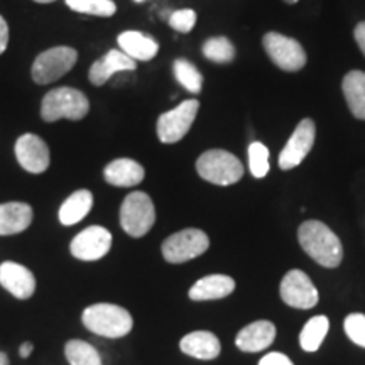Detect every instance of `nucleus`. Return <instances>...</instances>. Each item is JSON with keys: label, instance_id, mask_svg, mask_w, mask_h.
<instances>
[{"label": "nucleus", "instance_id": "16", "mask_svg": "<svg viewBox=\"0 0 365 365\" xmlns=\"http://www.w3.org/2000/svg\"><path fill=\"white\" fill-rule=\"evenodd\" d=\"M235 289V279L227 274H210L198 279L188 291L193 301H213L230 296Z\"/></svg>", "mask_w": 365, "mask_h": 365}, {"label": "nucleus", "instance_id": "32", "mask_svg": "<svg viewBox=\"0 0 365 365\" xmlns=\"http://www.w3.org/2000/svg\"><path fill=\"white\" fill-rule=\"evenodd\" d=\"M259 365H294L287 355L281 352H271L259 360Z\"/></svg>", "mask_w": 365, "mask_h": 365}, {"label": "nucleus", "instance_id": "1", "mask_svg": "<svg viewBox=\"0 0 365 365\" xmlns=\"http://www.w3.org/2000/svg\"><path fill=\"white\" fill-rule=\"evenodd\" d=\"M301 249L322 267L335 269L344 261V245L339 235L319 220H307L298 228Z\"/></svg>", "mask_w": 365, "mask_h": 365}, {"label": "nucleus", "instance_id": "17", "mask_svg": "<svg viewBox=\"0 0 365 365\" xmlns=\"http://www.w3.org/2000/svg\"><path fill=\"white\" fill-rule=\"evenodd\" d=\"M135 70V59L118 49H112L105 54L103 58H100L98 61H95L90 68V81L95 86H102L108 81V78L117 71H132Z\"/></svg>", "mask_w": 365, "mask_h": 365}, {"label": "nucleus", "instance_id": "36", "mask_svg": "<svg viewBox=\"0 0 365 365\" xmlns=\"http://www.w3.org/2000/svg\"><path fill=\"white\" fill-rule=\"evenodd\" d=\"M0 365H9V357L4 352H0Z\"/></svg>", "mask_w": 365, "mask_h": 365}, {"label": "nucleus", "instance_id": "2", "mask_svg": "<svg viewBox=\"0 0 365 365\" xmlns=\"http://www.w3.org/2000/svg\"><path fill=\"white\" fill-rule=\"evenodd\" d=\"M86 330L105 339H122L129 335L134 319L125 308L110 303L91 304L81 314Z\"/></svg>", "mask_w": 365, "mask_h": 365}, {"label": "nucleus", "instance_id": "21", "mask_svg": "<svg viewBox=\"0 0 365 365\" xmlns=\"http://www.w3.org/2000/svg\"><path fill=\"white\" fill-rule=\"evenodd\" d=\"M117 41L122 51L135 61H149L159 51V44L156 41L139 33V31H125L118 36Z\"/></svg>", "mask_w": 365, "mask_h": 365}, {"label": "nucleus", "instance_id": "10", "mask_svg": "<svg viewBox=\"0 0 365 365\" xmlns=\"http://www.w3.org/2000/svg\"><path fill=\"white\" fill-rule=\"evenodd\" d=\"M198 100H185L158 118V137L164 144H175L188 134L198 113Z\"/></svg>", "mask_w": 365, "mask_h": 365}, {"label": "nucleus", "instance_id": "38", "mask_svg": "<svg viewBox=\"0 0 365 365\" xmlns=\"http://www.w3.org/2000/svg\"><path fill=\"white\" fill-rule=\"evenodd\" d=\"M284 2L286 4H296V2H298V0H284Z\"/></svg>", "mask_w": 365, "mask_h": 365}, {"label": "nucleus", "instance_id": "26", "mask_svg": "<svg viewBox=\"0 0 365 365\" xmlns=\"http://www.w3.org/2000/svg\"><path fill=\"white\" fill-rule=\"evenodd\" d=\"M175 75L176 80L185 86L191 93H200L203 86L202 73L196 70L195 65H191L186 59H176L175 61Z\"/></svg>", "mask_w": 365, "mask_h": 365}, {"label": "nucleus", "instance_id": "9", "mask_svg": "<svg viewBox=\"0 0 365 365\" xmlns=\"http://www.w3.org/2000/svg\"><path fill=\"white\" fill-rule=\"evenodd\" d=\"M282 303L296 309H312L318 304L319 293L309 276L301 269H291L279 286Z\"/></svg>", "mask_w": 365, "mask_h": 365}, {"label": "nucleus", "instance_id": "3", "mask_svg": "<svg viewBox=\"0 0 365 365\" xmlns=\"http://www.w3.org/2000/svg\"><path fill=\"white\" fill-rule=\"evenodd\" d=\"M200 178L217 186L235 185L244 176V164L235 154L223 149H210L196 161Z\"/></svg>", "mask_w": 365, "mask_h": 365}, {"label": "nucleus", "instance_id": "28", "mask_svg": "<svg viewBox=\"0 0 365 365\" xmlns=\"http://www.w3.org/2000/svg\"><path fill=\"white\" fill-rule=\"evenodd\" d=\"M203 54L210 61L230 63L235 58V48L227 38H212L203 44Z\"/></svg>", "mask_w": 365, "mask_h": 365}, {"label": "nucleus", "instance_id": "37", "mask_svg": "<svg viewBox=\"0 0 365 365\" xmlns=\"http://www.w3.org/2000/svg\"><path fill=\"white\" fill-rule=\"evenodd\" d=\"M34 2H38V4H51V2H54V0H34Z\"/></svg>", "mask_w": 365, "mask_h": 365}, {"label": "nucleus", "instance_id": "20", "mask_svg": "<svg viewBox=\"0 0 365 365\" xmlns=\"http://www.w3.org/2000/svg\"><path fill=\"white\" fill-rule=\"evenodd\" d=\"M33 222V208L27 203L9 202L0 205V235H16Z\"/></svg>", "mask_w": 365, "mask_h": 365}, {"label": "nucleus", "instance_id": "18", "mask_svg": "<svg viewBox=\"0 0 365 365\" xmlns=\"http://www.w3.org/2000/svg\"><path fill=\"white\" fill-rule=\"evenodd\" d=\"M180 349L182 354L190 355L198 360H213L222 352L220 340L215 333L212 331H191L185 335L180 341Z\"/></svg>", "mask_w": 365, "mask_h": 365}, {"label": "nucleus", "instance_id": "27", "mask_svg": "<svg viewBox=\"0 0 365 365\" xmlns=\"http://www.w3.org/2000/svg\"><path fill=\"white\" fill-rule=\"evenodd\" d=\"M66 6L75 12L98 17H110L117 11L112 0H66Z\"/></svg>", "mask_w": 365, "mask_h": 365}, {"label": "nucleus", "instance_id": "14", "mask_svg": "<svg viewBox=\"0 0 365 365\" xmlns=\"http://www.w3.org/2000/svg\"><path fill=\"white\" fill-rule=\"evenodd\" d=\"M274 340H276V325L269 319H257L237 333L235 345L245 354H257L269 349Z\"/></svg>", "mask_w": 365, "mask_h": 365}, {"label": "nucleus", "instance_id": "12", "mask_svg": "<svg viewBox=\"0 0 365 365\" xmlns=\"http://www.w3.org/2000/svg\"><path fill=\"white\" fill-rule=\"evenodd\" d=\"M112 247V234L107 228L93 225L86 227L85 230H81L75 239L71 240L70 250L73 257H76L78 261H98L103 255L108 254V250Z\"/></svg>", "mask_w": 365, "mask_h": 365}, {"label": "nucleus", "instance_id": "5", "mask_svg": "<svg viewBox=\"0 0 365 365\" xmlns=\"http://www.w3.org/2000/svg\"><path fill=\"white\" fill-rule=\"evenodd\" d=\"M156 222V208L148 193L134 191L127 195L120 207V225L130 237H144Z\"/></svg>", "mask_w": 365, "mask_h": 365}, {"label": "nucleus", "instance_id": "29", "mask_svg": "<svg viewBox=\"0 0 365 365\" xmlns=\"http://www.w3.org/2000/svg\"><path fill=\"white\" fill-rule=\"evenodd\" d=\"M249 168L257 180L266 178L269 173V149L259 140L249 145Z\"/></svg>", "mask_w": 365, "mask_h": 365}, {"label": "nucleus", "instance_id": "13", "mask_svg": "<svg viewBox=\"0 0 365 365\" xmlns=\"http://www.w3.org/2000/svg\"><path fill=\"white\" fill-rule=\"evenodd\" d=\"M16 158L27 173L41 175L49 168L48 144L36 134H24L16 143Z\"/></svg>", "mask_w": 365, "mask_h": 365}, {"label": "nucleus", "instance_id": "11", "mask_svg": "<svg viewBox=\"0 0 365 365\" xmlns=\"http://www.w3.org/2000/svg\"><path fill=\"white\" fill-rule=\"evenodd\" d=\"M314 137H317L314 122L312 118H303L279 154V168L282 171L294 170L304 161V158L312 153Z\"/></svg>", "mask_w": 365, "mask_h": 365}, {"label": "nucleus", "instance_id": "34", "mask_svg": "<svg viewBox=\"0 0 365 365\" xmlns=\"http://www.w3.org/2000/svg\"><path fill=\"white\" fill-rule=\"evenodd\" d=\"M354 36H355V41H357L360 51H362V54L365 56V21L359 22L354 31Z\"/></svg>", "mask_w": 365, "mask_h": 365}, {"label": "nucleus", "instance_id": "31", "mask_svg": "<svg viewBox=\"0 0 365 365\" xmlns=\"http://www.w3.org/2000/svg\"><path fill=\"white\" fill-rule=\"evenodd\" d=\"M196 24V12L191 9H182V11H176L171 14L170 26L178 33H190Z\"/></svg>", "mask_w": 365, "mask_h": 365}, {"label": "nucleus", "instance_id": "8", "mask_svg": "<svg viewBox=\"0 0 365 365\" xmlns=\"http://www.w3.org/2000/svg\"><path fill=\"white\" fill-rule=\"evenodd\" d=\"M76 59H78V53L73 48L59 46V48L48 49V51L41 53L36 58L33 71H31L33 73V80L38 85L53 83V81L65 76L75 66Z\"/></svg>", "mask_w": 365, "mask_h": 365}, {"label": "nucleus", "instance_id": "24", "mask_svg": "<svg viewBox=\"0 0 365 365\" xmlns=\"http://www.w3.org/2000/svg\"><path fill=\"white\" fill-rule=\"evenodd\" d=\"M328 330H330V319L325 314H318V317L308 319L299 333V346L308 354L318 352L327 339Z\"/></svg>", "mask_w": 365, "mask_h": 365}, {"label": "nucleus", "instance_id": "22", "mask_svg": "<svg viewBox=\"0 0 365 365\" xmlns=\"http://www.w3.org/2000/svg\"><path fill=\"white\" fill-rule=\"evenodd\" d=\"M345 102L349 110L359 120H365V71L352 70L341 81Z\"/></svg>", "mask_w": 365, "mask_h": 365}, {"label": "nucleus", "instance_id": "23", "mask_svg": "<svg viewBox=\"0 0 365 365\" xmlns=\"http://www.w3.org/2000/svg\"><path fill=\"white\" fill-rule=\"evenodd\" d=\"M91 207H93V195L88 190L75 191L59 208V222L66 227L75 225L88 215Z\"/></svg>", "mask_w": 365, "mask_h": 365}, {"label": "nucleus", "instance_id": "33", "mask_svg": "<svg viewBox=\"0 0 365 365\" xmlns=\"http://www.w3.org/2000/svg\"><path fill=\"white\" fill-rule=\"evenodd\" d=\"M7 44H9V26L6 19L0 16V54L6 51Z\"/></svg>", "mask_w": 365, "mask_h": 365}, {"label": "nucleus", "instance_id": "35", "mask_svg": "<svg viewBox=\"0 0 365 365\" xmlns=\"http://www.w3.org/2000/svg\"><path fill=\"white\" fill-rule=\"evenodd\" d=\"M33 349H34L33 344H31V341H26V344H22V345H21V349H19V355H21L22 359H27V357H29L31 354H33Z\"/></svg>", "mask_w": 365, "mask_h": 365}, {"label": "nucleus", "instance_id": "19", "mask_svg": "<svg viewBox=\"0 0 365 365\" xmlns=\"http://www.w3.org/2000/svg\"><path fill=\"white\" fill-rule=\"evenodd\" d=\"M105 181L110 182L112 186H120V188H129V186H137L143 182L145 171L139 163L134 159H115L105 168L103 171Z\"/></svg>", "mask_w": 365, "mask_h": 365}, {"label": "nucleus", "instance_id": "4", "mask_svg": "<svg viewBox=\"0 0 365 365\" xmlns=\"http://www.w3.org/2000/svg\"><path fill=\"white\" fill-rule=\"evenodd\" d=\"M90 110V102L80 90L63 88L51 90L46 93L41 103V117L46 122H56L59 118L80 120Z\"/></svg>", "mask_w": 365, "mask_h": 365}, {"label": "nucleus", "instance_id": "30", "mask_svg": "<svg viewBox=\"0 0 365 365\" xmlns=\"http://www.w3.org/2000/svg\"><path fill=\"white\" fill-rule=\"evenodd\" d=\"M344 330L349 340L360 349H365V314L350 313L344 322Z\"/></svg>", "mask_w": 365, "mask_h": 365}, {"label": "nucleus", "instance_id": "25", "mask_svg": "<svg viewBox=\"0 0 365 365\" xmlns=\"http://www.w3.org/2000/svg\"><path fill=\"white\" fill-rule=\"evenodd\" d=\"M65 355L71 365H102V357L93 345L83 340H70L65 345Z\"/></svg>", "mask_w": 365, "mask_h": 365}, {"label": "nucleus", "instance_id": "6", "mask_svg": "<svg viewBox=\"0 0 365 365\" xmlns=\"http://www.w3.org/2000/svg\"><path fill=\"white\" fill-rule=\"evenodd\" d=\"M210 247V239L200 228H185L176 232L163 242V257L171 264L193 261L205 254Z\"/></svg>", "mask_w": 365, "mask_h": 365}, {"label": "nucleus", "instance_id": "39", "mask_svg": "<svg viewBox=\"0 0 365 365\" xmlns=\"http://www.w3.org/2000/svg\"><path fill=\"white\" fill-rule=\"evenodd\" d=\"M135 2H143V0H135Z\"/></svg>", "mask_w": 365, "mask_h": 365}, {"label": "nucleus", "instance_id": "15", "mask_svg": "<svg viewBox=\"0 0 365 365\" xmlns=\"http://www.w3.org/2000/svg\"><path fill=\"white\" fill-rule=\"evenodd\" d=\"M0 284L17 299H29L36 291V277L26 266L7 261L0 264Z\"/></svg>", "mask_w": 365, "mask_h": 365}, {"label": "nucleus", "instance_id": "7", "mask_svg": "<svg viewBox=\"0 0 365 365\" xmlns=\"http://www.w3.org/2000/svg\"><path fill=\"white\" fill-rule=\"evenodd\" d=\"M262 46L271 61L282 71H299L308 61L307 51L301 43L284 34L267 33L262 38Z\"/></svg>", "mask_w": 365, "mask_h": 365}]
</instances>
